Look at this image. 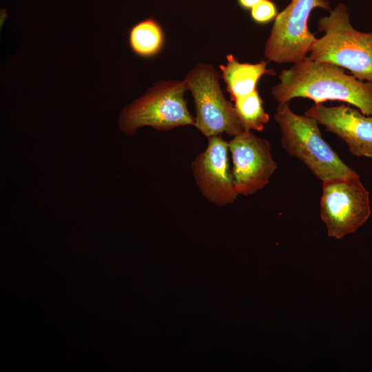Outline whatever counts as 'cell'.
Listing matches in <instances>:
<instances>
[{"label":"cell","mask_w":372,"mask_h":372,"mask_svg":"<svg viewBox=\"0 0 372 372\" xmlns=\"http://www.w3.org/2000/svg\"><path fill=\"white\" fill-rule=\"evenodd\" d=\"M278 78L279 83L271 91L278 104L300 97L316 104L338 101L372 115V83L347 74L339 66L307 56L283 70Z\"/></svg>","instance_id":"1"},{"label":"cell","mask_w":372,"mask_h":372,"mask_svg":"<svg viewBox=\"0 0 372 372\" xmlns=\"http://www.w3.org/2000/svg\"><path fill=\"white\" fill-rule=\"evenodd\" d=\"M274 119L283 149L302 161L322 182L359 176L324 140L315 118L294 113L287 102L278 104Z\"/></svg>","instance_id":"2"},{"label":"cell","mask_w":372,"mask_h":372,"mask_svg":"<svg viewBox=\"0 0 372 372\" xmlns=\"http://www.w3.org/2000/svg\"><path fill=\"white\" fill-rule=\"evenodd\" d=\"M316 39L309 56L349 70L357 79L372 83V32H363L350 23L347 7L339 3L319 19Z\"/></svg>","instance_id":"3"},{"label":"cell","mask_w":372,"mask_h":372,"mask_svg":"<svg viewBox=\"0 0 372 372\" xmlns=\"http://www.w3.org/2000/svg\"><path fill=\"white\" fill-rule=\"evenodd\" d=\"M186 91L183 80L157 82L141 97L123 108L118 119L120 130L131 135L144 126L167 131L194 125L195 118L185 99Z\"/></svg>","instance_id":"4"},{"label":"cell","mask_w":372,"mask_h":372,"mask_svg":"<svg viewBox=\"0 0 372 372\" xmlns=\"http://www.w3.org/2000/svg\"><path fill=\"white\" fill-rule=\"evenodd\" d=\"M220 79L212 65L201 63L183 79L194 101V126L207 138L222 133L233 137L245 130L234 104L221 90Z\"/></svg>","instance_id":"5"},{"label":"cell","mask_w":372,"mask_h":372,"mask_svg":"<svg viewBox=\"0 0 372 372\" xmlns=\"http://www.w3.org/2000/svg\"><path fill=\"white\" fill-rule=\"evenodd\" d=\"M331 11L327 0H291L274 19L264 55L278 64L296 63L307 56L317 38L308 28L315 8Z\"/></svg>","instance_id":"6"},{"label":"cell","mask_w":372,"mask_h":372,"mask_svg":"<svg viewBox=\"0 0 372 372\" xmlns=\"http://www.w3.org/2000/svg\"><path fill=\"white\" fill-rule=\"evenodd\" d=\"M371 212L369 192L360 176L322 182L320 216L329 237L340 239L355 232Z\"/></svg>","instance_id":"7"},{"label":"cell","mask_w":372,"mask_h":372,"mask_svg":"<svg viewBox=\"0 0 372 372\" xmlns=\"http://www.w3.org/2000/svg\"><path fill=\"white\" fill-rule=\"evenodd\" d=\"M228 145L238 195H251L269 184L277 165L268 141L256 136L251 131L244 130L233 136Z\"/></svg>","instance_id":"8"},{"label":"cell","mask_w":372,"mask_h":372,"mask_svg":"<svg viewBox=\"0 0 372 372\" xmlns=\"http://www.w3.org/2000/svg\"><path fill=\"white\" fill-rule=\"evenodd\" d=\"M206 149L192 162L195 181L201 194L218 206L233 203L238 195L229 163L228 141L220 135L207 138Z\"/></svg>","instance_id":"9"},{"label":"cell","mask_w":372,"mask_h":372,"mask_svg":"<svg viewBox=\"0 0 372 372\" xmlns=\"http://www.w3.org/2000/svg\"><path fill=\"white\" fill-rule=\"evenodd\" d=\"M304 114L341 138L353 155L372 158V115L350 105L327 107L323 103H315Z\"/></svg>","instance_id":"10"},{"label":"cell","mask_w":372,"mask_h":372,"mask_svg":"<svg viewBox=\"0 0 372 372\" xmlns=\"http://www.w3.org/2000/svg\"><path fill=\"white\" fill-rule=\"evenodd\" d=\"M227 64L220 65L222 78L233 101L247 96L256 90L260 79L264 75H276L273 69L267 68V61L256 63H241L231 54L227 55Z\"/></svg>","instance_id":"11"},{"label":"cell","mask_w":372,"mask_h":372,"mask_svg":"<svg viewBox=\"0 0 372 372\" xmlns=\"http://www.w3.org/2000/svg\"><path fill=\"white\" fill-rule=\"evenodd\" d=\"M165 42V34L159 23L154 18L135 24L129 32V44L138 56L150 58L158 54Z\"/></svg>","instance_id":"12"},{"label":"cell","mask_w":372,"mask_h":372,"mask_svg":"<svg viewBox=\"0 0 372 372\" xmlns=\"http://www.w3.org/2000/svg\"><path fill=\"white\" fill-rule=\"evenodd\" d=\"M234 105L245 130L261 132L269 121L258 89L234 101Z\"/></svg>","instance_id":"13"},{"label":"cell","mask_w":372,"mask_h":372,"mask_svg":"<svg viewBox=\"0 0 372 372\" xmlns=\"http://www.w3.org/2000/svg\"><path fill=\"white\" fill-rule=\"evenodd\" d=\"M278 14L276 5L271 0H262L251 10V18L260 25L274 20Z\"/></svg>","instance_id":"14"},{"label":"cell","mask_w":372,"mask_h":372,"mask_svg":"<svg viewBox=\"0 0 372 372\" xmlns=\"http://www.w3.org/2000/svg\"><path fill=\"white\" fill-rule=\"evenodd\" d=\"M262 0H237L239 6L245 10H251Z\"/></svg>","instance_id":"15"}]
</instances>
